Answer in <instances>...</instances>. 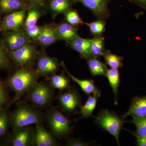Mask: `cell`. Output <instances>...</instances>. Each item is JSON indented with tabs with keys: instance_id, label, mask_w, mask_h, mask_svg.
<instances>
[{
	"instance_id": "cell-1",
	"label": "cell",
	"mask_w": 146,
	"mask_h": 146,
	"mask_svg": "<svg viewBox=\"0 0 146 146\" xmlns=\"http://www.w3.org/2000/svg\"><path fill=\"white\" fill-rule=\"evenodd\" d=\"M37 76L35 71L24 67L11 76L9 79V85L17 96H21L35 85Z\"/></svg>"
},
{
	"instance_id": "cell-2",
	"label": "cell",
	"mask_w": 146,
	"mask_h": 146,
	"mask_svg": "<svg viewBox=\"0 0 146 146\" xmlns=\"http://www.w3.org/2000/svg\"><path fill=\"white\" fill-rule=\"evenodd\" d=\"M96 122L104 130L114 136L119 145V136L123 126V118L108 110H104L96 118Z\"/></svg>"
},
{
	"instance_id": "cell-3",
	"label": "cell",
	"mask_w": 146,
	"mask_h": 146,
	"mask_svg": "<svg viewBox=\"0 0 146 146\" xmlns=\"http://www.w3.org/2000/svg\"><path fill=\"white\" fill-rule=\"evenodd\" d=\"M31 44H27L15 50L8 52L11 59L23 68L31 65L38 57L39 53Z\"/></svg>"
},
{
	"instance_id": "cell-4",
	"label": "cell",
	"mask_w": 146,
	"mask_h": 146,
	"mask_svg": "<svg viewBox=\"0 0 146 146\" xmlns=\"http://www.w3.org/2000/svg\"><path fill=\"white\" fill-rule=\"evenodd\" d=\"M33 42L26 35L23 29L18 30L7 31L3 37V44L5 49L9 52L20 48Z\"/></svg>"
},
{
	"instance_id": "cell-5",
	"label": "cell",
	"mask_w": 146,
	"mask_h": 146,
	"mask_svg": "<svg viewBox=\"0 0 146 146\" xmlns=\"http://www.w3.org/2000/svg\"><path fill=\"white\" fill-rule=\"evenodd\" d=\"M48 121L51 129L56 136H65L71 132L70 121L59 111L55 110L50 112Z\"/></svg>"
},
{
	"instance_id": "cell-6",
	"label": "cell",
	"mask_w": 146,
	"mask_h": 146,
	"mask_svg": "<svg viewBox=\"0 0 146 146\" xmlns=\"http://www.w3.org/2000/svg\"><path fill=\"white\" fill-rule=\"evenodd\" d=\"M13 121L14 126L20 129L38 123L39 119L34 110L28 106H23L19 107L14 112Z\"/></svg>"
},
{
	"instance_id": "cell-7",
	"label": "cell",
	"mask_w": 146,
	"mask_h": 146,
	"mask_svg": "<svg viewBox=\"0 0 146 146\" xmlns=\"http://www.w3.org/2000/svg\"><path fill=\"white\" fill-rule=\"evenodd\" d=\"M60 63L54 58L50 57L45 51L39 53L35 72L37 76L52 74L58 70Z\"/></svg>"
},
{
	"instance_id": "cell-8",
	"label": "cell",
	"mask_w": 146,
	"mask_h": 146,
	"mask_svg": "<svg viewBox=\"0 0 146 146\" xmlns=\"http://www.w3.org/2000/svg\"><path fill=\"white\" fill-rule=\"evenodd\" d=\"M27 12L26 9H23L7 14L1 23L0 31L18 30L23 29Z\"/></svg>"
},
{
	"instance_id": "cell-9",
	"label": "cell",
	"mask_w": 146,
	"mask_h": 146,
	"mask_svg": "<svg viewBox=\"0 0 146 146\" xmlns=\"http://www.w3.org/2000/svg\"><path fill=\"white\" fill-rule=\"evenodd\" d=\"M72 2L80 3L90 9L98 19L105 20L110 15L108 8L110 0H72Z\"/></svg>"
},
{
	"instance_id": "cell-10",
	"label": "cell",
	"mask_w": 146,
	"mask_h": 146,
	"mask_svg": "<svg viewBox=\"0 0 146 146\" xmlns=\"http://www.w3.org/2000/svg\"><path fill=\"white\" fill-rule=\"evenodd\" d=\"M52 97V92L49 87L43 83L35 84L30 94L31 101L38 106L46 105Z\"/></svg>"
},
{
	"instance_id": "cell-11",
	"label": "cell",
	"mask_w": 146,
	"mask_h": 146,
	"mask_svg": "<svg viewBox=\"0 0 146 146\" xmlns=\"http://www.w3.org/2000/svg\"><path fill=\"white\" fill-rule=\"evenodd\" d=\"M60 40L55 25L45 24L42 26V31L39 36L33 42L42 47H46Z\"/></svg>"
},
{
	"instance_id": "cell-12",
	"label": "cell",
	"mask_w": 146,
	"mask_h": 146,
	"mask_svg": "<svg viewBox=\"0 0 146 146\" xmlns=\"http://www.w3.org/2000/svg\"><path fill=\"white\" fill-rule=\"evenodd\" d=\"M60 66H62L68 76L73 81L80 86L83 92L86 95L89 96L94 95L99 97H100L101 91L97 87L93 80L89 79L80 80L76 78L68 71L63 61L60 63Z\"/></svg>"
},
{
	"instance_id": "cell-13",
	"label": "cell",
	"mask_w": 146,
	"mask_h": 146,
	"mask_svg": "<svg viewBox=\"0 0 146 146\" xmlns=\"http://www.w3.org/2000/svg\"><path fill=\"white\" fill-rule=\"evenodd\" d=\"M56 29L60 40H63L69 45L78 35V29L66 21L55 25Z\"/></svg>"
},
{
	"instance_id": "cell-14",
	"label": "cell",
	"mask_w": 146,
	"mask_h": 146,
	"mask_svg": "<svg viewBox=\"0 0 146 146\" xmlns=\"http://www.w3.org/2000/svg\"><path fill=\"white\" fill-rule=\"evenodd\" d=\"M59 101L63 109L68 112H72L75 110L80 103L78 94L74 91L61 94L59 96Z\"/></svg>"
},
{
	"instance_id": "cell-15",
	"label": "cell",
	"mask_w": 146,
	"mask_h": 146,
	"mask_svg": "<svg viewBox=\"0 0 146 146\" xmlns=\"http://www.w3.org/2000/svg\"><path fill=\"white\" fill-rule=\"evenodd\" d=\"M91 42V39L82 38L78 35L68 45L72 49L78 52L81 58L87 59L92 56Z\"/></svg>"
},
{
	"instance_id": "cell-16",
	"label": "cell",
	"mask_w": 146,
	"mask_h": 146,
	"mask_svg": "<svg viewBox=\"0 0 146 146\" xmlns=\"http://www.w3.org/2000/svg\"><path fill=\"white\" fill-rule=\"evenodd\" d=\"M128 116L146 117V96L133 98L128 110L123 115L122 118Z\"/></svg>"
},
{
	"instance_id": "cell-17",
	"label": "cell",
	"mask_w": 146,
	"mask_h": 146,
	"mask_svg": "<svg viewBox=\"0 0 146 146\" xmlns=\"http://www.w3.org/2000/svg\"><path fill=\"white\" fill-rule=\"evenodd\" d=\"M34 143L36 146L56 145V143L50 134L40 125H37L36 127Z\"/></svg>"
},
{
	"instance_id": "cell-18",
	"label": "cell",
	"mask_w": 146,
	"mask_h": 146,
	"mask_svg": "<svg viewBox=\"0 0 146 146\" xmlns=\"http://www.w3.org/2000/svg\"><path fill=\"white\" fill-rule=\"evenodd\" d=\"M31 6L25 0H0V10L3 13H11L23 9L27 10Z\"/></svg>"
},
{
	"instance_id": "cell-19",
	"label": "cell",
	"mask_w": 146,
	"mask_h": 146,
	"mask_svg": "<svg viewBox=\"0 0 146 146\" xmlns=\"http://www.w3.org/2000/svg\"><path fill=\"white\" fill-rule=\"evenodd\" d=\"M72 2L70 0H50L48 9L53 18L59 14L65 13L71 9Z\"/></svg>"
},
{
	"instance_id": "cell-20",
	"label": "cell",
	"mask_w": 146,
	"mask_h": 146,
	"mask_svg": "<svg viewBox=\"0 0 146 146\" xmlns=\"http://www.w3.org/2000/svg\"><path fill=\"white\" fill-rule=\"evenodd\" d=\"M44 13L43 9L36 6H31L27 10L26 17L23 29H25L36 25L39 18Z\"/></svg>"
},
{
	"instance_id": "cell-21",
	"label": "cell",
	"mask_w": 146,
	"mask_h": 146,
	"mask_svg": "<svg viewBox=\"0 0 146 146\" xmlns=\"http://www.w3.org/2000/svg\"><path fill=\"white\" fill-rule=\"evenodd\" d=\"M87 60V64L89 72L93 76H106L108 68L104 64L94 56H91Z\"/></svg>"
},
{
	"instance_id": "cell-22",
	"label": "cell",
	"mask_w": 146,
	"mask_h": 146,
	"mask_svg": "<svg viewBox=\"0 0 146 146\" xmlns=\"http://www.w3.org/2000/svg\"><path fill=\"white\" fill-rule=\"evenodd\" d=\"M112 88L115 98V104L117 105L118 89L120 83V73L118 69H108L106 76Z\"/></svg>"
},
{
	"instance_id": "cell-23",
	"label": "cell",
	"mask_w": 146,
	"mask_h": 146,
	"mask_svg": "<svg viewBox=\"0 0 146 146\" xmlns=\"http://www.w3.org/2000/svg\"><path fill=\"white\" fill-rule=\"evenodd\" d=\"M30 131L25 127L19 129L12 140L14 146H26L29 145L31 139Z\"/></svg>"
},
{
	"instance_id": "cell-24",
	"label": "cell",
	"mask_w": 146,
	"mask_h": 146,
	"mask_svg": "<svg viewBox=\"0 0 146 146\" xmlns=\"http://www.w3.org/2000/svg\"><path fill=\"white\" fill-rule=\"evenodd\" d=\"M104 38L102 35L91 38V52L92 56L99 58L105 52Z\"/></svg>"
},
{
	"instance_id": "cell-25",
	"label": "cell",
	"mask_w": 146,
	"mask_h": 146,
	"mask_svg": "<svg viewBox=\"0 0 146 146\" xmlns=\"http://www.w3.org/2000/svg\"><path fill=\"white\" fill-rule=\"evenodd\" d=\"M106 64L112 69H119L123 65V58L122 56L114 54L110 50H106L103 55Z\"/></svg>"
},
{
	"instance_id": "cell-26",
	"label": "cell",
	"mask_w": 146,
	"mask_h": 146,
	"mask_svg": "<svg viewBox=\"0 0 146 146\" xmlns=\"http://www.w3.org/2000/svg\"><path fill=\"white\" fill-rule=\"evenodd\" d=\"M100 97L94 95L89 96L85 104L80 107V113L82 117L89 118L93 117V113L96 106L98 99Z\"/></svg>"
},
{
	"instance_id": "cell-27",
	"label": "cell",
	"mask_w": 146,
	"mask_h": 146,
	"mask_svg": "<svg viewBox=\"0 0 146 146\" xmlns=\"http://www.w3.org/2000/svg\"><path fill=\"white\" fill-rule=\"evenodd\" d=\"M132 120L127 122L132 123L136 127V131L132 134L146 137V117L132 116Z\"/></svg>"
},
{
	"instance_id": "cell-28",
	"label": "cell",
	"mask_w": 146,
	"mask_h": 146,
	"mask_svg": "<svg viewBox=\"0 0 146 146\" xmlns=\"http://www.w3.org/2000/svg\"><path fill=\"white\" fill-rule=\"evenodd\" d=\"M105 20L98 19L96 21L90 23H84L89 27V30L94 36H100L106 30Z\"/></svg>"
},
{
	"instance_id": "cell-29",
	"label": "cell",
	"mask_w": 146,
	"mask_h": 146,
	"mask_svg": "<svg viewBox=\"0 0 146 146\" xmlns=\"http://www.w3.org/2000/svg\"><path fill=\"white\" fill-rule=\"evenodd\" d=\"M65 21L73 26L77 27L84 24L77 11L71 9L64 13Z\"/></svg>"
},
{
	"instance_id": "cell-30",
	"label": "cell",
	"mask_w": 146,
	"mask_h": 146,
	"mask_svg": "<svg viewBox=\"0 0 146 146\" xmlns=\"http://www.w3.org/2000/svg\"><path fill=\"white\" fill-rule=\"evenodd\" d=\"M51 85L55 89L63 90L69 86L68 79L63 75H54L50 78Z\"/></svg>"
},
{
	"instance_id": "cell-31",
	"label": "cell",
	"mask_w": 146,
	"mask_h": 146,
	"mask_svg": "<svg viewBox=\"0 0 146 146\" xmlns=\"http://www.w3.org/2000/svg\"><path fill=\"white\" fill-rule=\"evenodd\" d=\"M42 29V26L36 25L23 29L27 36L33 42L39 36Z\"/></svg>"
},
{
	"instance_id": "cell-32",
	"label": "cell",
	"mask_w": 146,
	"mask_h": 146,
	"mask_svg": "<svg viewBox=\"0 0 146 146\" xmlns=\"http://www.w3.org/2000/svg\"><path fill=\"white\" fill-rule=\"evenodd\" d=\"M9 60L5 51L3 43L0 42V68H6L8 66Z\"/></svg>"
},
{
	"instance_id": "cell-33",
	"label": "cell",
	"mask_w": 146,
	"mask_h": 146,
	"mask_svg": "<svg viewBox=\"0 0 146 146\" xmlns=\"http://www.w3.org/2000/svg\"><path fill=\"white\" fill-rule=\"evenodd\" d=\"M7 118L5 112L0 113V136L3 135L7 129Z\"/></svg>"
},
{
	"instance_id": "cell-34",
	"label": "cell",
	"mask_w": 146,
	"mask_h": 146,
	"mask_svg": "<svg viewBox=\"0 0 146 146\" xmlns=\"http://www.w3.org/2000/svg\"><path fill=\"white\" fill-rule=\"evenodd\" d=\"M89 144L78 139H71L68 141L67 146H86Z\"/></svg>"
},
{
	"instance_id": "cell-35",
	"label": "cell",
	"mask_w": 146,
	"mask_h": 146,
	"mask_svg": "<svg viewBox=\"0 0 146 146\" xmlns=\"http://www.w3.org/2000/svg\"><path fill=\"white\" fill-rule=\"evenodd\" d=\"M25 1L29 5L36 6L42 9L44 8V0H25Z\"/></svg>"
},
{
	"instance_id": "cell-36",
	"label": "cell",
	"mask_w": 146,
	"mask_h": 146,
	"mask_svg": "<svg viewBox=\"0 0 146 146\" xmlns=\"http://www.w3.org/2000/svg\"><path fill=\"white\" fill-rule=\"evenodd\" d=\"M136 138V145L138 146H146V137L133 134Z\"/></svg>"
},
{
	"instance_id": "cell-37",
	"label": "cell",
	"mask_w": 146,
	"mask_h": 146,
	"mask_svg": "<svg viewBox=\"0 0 146 146\" xmlns=\"http://www.w3.org/2000/svg\"><path fill=\"white\" fill-rule=\"evenodd\" d=\"M6 99V95L4 89L1 83L0 82V109L2 106Z\"/></svg>"
},
{
	"instance_id": "cell-38",
	"label": "cell",
	"mask_w": 146,
	"mask_h": 146,
	"mask_svg": "<svg viewBox=\"0 0 146 146\" xmlns=\"http://www.w3.org/2000/svg\"><path fill=\"white\" fill-rule=\"evenodd\" d=\"M129 2L140 7L141 8L146 9V0H129Z\"/></svg>"
},
{
	"instance_id": "cell-39",
	"label": "cell",
	"mask_w": 146,
	"mask_h": 146,
	"mask_svg": "<svg viewBox=\"0 0 146 146\" xmlns=\"http://www.w3.org/2000/svg\"><path fill=\"white\" fill-rule=\"evenodd\" d=\"M1 21H0V26H1Z\"/></svg>"
}]
</instances>
